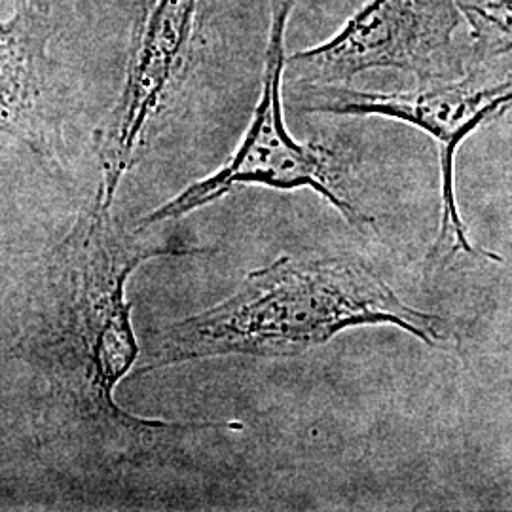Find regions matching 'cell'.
<instances>
[{
	"instance_id": "cell-1",
	"label": "cell",
	"mask_w": 512,
	"mask_h": 512,
	"mask_svg": "<svg viewBox=\"0 0 512 512\" xmlns=\"http://www.w3.org/2000/svg\"><path fill=\"white\" fill-rule=\"evenodd\" d=\"M215 249L162 243L126 230L93 198L40 268L19 332L21 361L40 387L44 437L97 469L141 467L171 444L205 431H243L239 421L137 418L116 403L139 346L126 300L131 274L158 256Z\"/></svg>"
},
{
	"instance_id": "cell-2",
	"label": "cell",
	"mask_w": 512,
	"mask_h": 512,
	"mask_svg": "<svg viewBox=\"0 0 512 512\" xmlns=\"http://www.w3.org/2000/svg\"><path fill=\"white\" fill-rule=\"evenodd\" d=\"M397 327L427 348L446 346L444 319L416 310L363 258L279 256L209 310L158 332L135 378L215 357L291 359L357 327Z\"/></svg>"
},
{
	"instance_id": "cell-3",
	"label": "cell",
	"mask_w": 512,
	"mask_h": 512,
	"mask_svg": "<svg viewBox=\"0 0 512 512\" xmlns=\"http://www.w3.org/2000/svg\"><path fill=\"white\" fill-rule=\"evenodd\" d=\"M304 112L382 116L427 133L439 150L440 224L427 255V272H442L459 255L503 258L473 243L456 198V156L476 129L503 116L512 101L511 65L471 63L463 76L418 84L410 92L357 90L351 84H294Z\"/></svg>"
},
{
	"instance_id": "cell-4",
	"label": "cell",
	"mask_w": 512,
	"mask_h": 512,
	"mask_svg": "<svg viewBox=\"0 0 512 512\" xmlns=\"http://www.w3.org/2000/svg\"><path fill=\"white\" fill-rule=\"evenodd\" d=\"M296 0H270V29L260 97L251 126L236 152L219 169L186 186L175 198L137 222L148 230L169 220L183 219L217 203L241 186H268L275 190L310 188L348 220L366 230L374 219L363 213L348 188V165L329 148L298 143L289 133L283 114V84L287 57V27Z\"/></svg>"
},
{
	"instance_id": "cell-5",
	"label": "cell",
	"mask_w": 512,
	"mask_h": 512,
	"mask_svg": "<svg viewBox=\"0 0 512 512\" xmlns=\"http://www.w3.org/2000/svg\"><path fill=\"white\" fill-rule=\"evenodd\" d=\"M211 0H137L124 82L95 133L101 183L112 209L129 171L143 160L200 63Z\"/></svg>"
},
{
	"instance_id": "cell-6",
	"label": "cell",
	"mask_w": 512,
	"mask_h": 512,
	"mask_svg": "<svg viewBox=\"0 0 512 512\" xmlns=\"http://www.w3.org/2000/svg\"><path fill=\"white\" fill-rule=\"evenodd\" d=\"M456 0H368L327 42L285 57L294 84H351L359 74L397 69L418 84L461 73Z\"/></svg>"
},
{
	"instance_id": "cell-7",
	"label": "cell",
	"mask_w": 512,
	"mask_h": 512,
	"mask_svg": "<svg viewBox=\"0 0 512 512\" xmlns=\"http://www.w3.org/2000/svg\"><path fill=\"white\" fill-rule=\"evenodd\" d=\"M52 35V16L27 2L0 21V133L44 162L54 160L61 141Z\"/></svg>"
},
{
	"instance_id": "cell-8",
	"label": "cell",
	"mask_w": 512,
	"mask_h": 512,
	"mask_svg": "<svg viewBox=\"0 0 512 512\" xmlns=\"http://www.w3.org/2000/svg\"><path fill=\"white\" fill-rule=\"evenodd\" d=\"M473 40L471 63L511 65L512 0H456Z\"/></svg>"
},
{
	"instance_id": "cell-9",
	"label": "cell",
	"mask_w": 512,
	"mask_h": 512,
	"mask_svg": "<svg viewBox=\"0 0 512 512\" xmlns=\"http://www.w3.org/2000/svg\"><path fill=\"white\" fill-rule=\"evenodd\" d=\"M25 2L31 4L33 8H37L40 12L52 16V10H54L55 6H57L61 0H25Z\"/></svg>"
}]
</instances>
